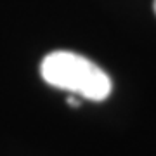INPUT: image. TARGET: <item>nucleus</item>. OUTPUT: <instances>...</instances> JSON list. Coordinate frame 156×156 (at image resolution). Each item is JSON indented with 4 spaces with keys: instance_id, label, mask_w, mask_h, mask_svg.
<instances>
[{
    "instance_id": "f03ea898",
    "label": "nucleus",
    "mask_w": 156,
    "mask_h": 156,
    "mask_svg": "<svg viewBox=\"0 0 156 156\" xmlns=\"http://www.w3.org/2000/svg\"><path fill=\"white\" fill-rule=\"evenodd\" d=\"M68 104H69V106L78 108V106H80V101H78L76 97H73V95H71V97H68Z\"/></svg>"
},
{
    "instance_id": "7ed1b4c3",
    "label": "nucleus",
    "mask_w": 156,
    "mask_h": 156,
    "mask_svg": "<svg viewBox=\"0 0 156 156\" xmlns=\"http://www.w3.org/2000/svg\"><path fill=\"white\" fill-rule=\"evenodd\" d=\"M153 7H154V12H156V0H154V4H153Z\"/></svg>"
},
{
    "instance_id": "f257e3e1",
    "label": "nucleus",
    "mask_w": 156,
    "mask_h": 156,
    "mask_svg": "<svg viewBox=\"0 0 156 156\" xmlns=\"http://www.w3.org/2000/svg\"><path fill=\"white\" fill-rule=\"evenodd\" d=\"M40 75L50 87L68 90L90 101H104L111 94V78L95 62L69 50H54L42 59Z\"/></svg>"
}]
</instances>
